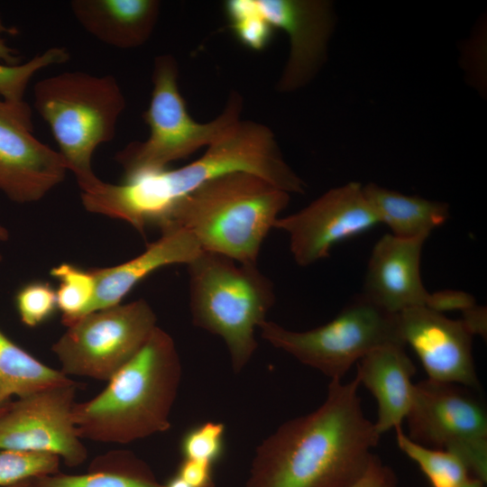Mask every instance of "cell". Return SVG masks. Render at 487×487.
Listing matches in <instances>:
<instances>
[{"label": "cell", "instance_id": "1", "mask_svg": "<svg viewBox=\"0 0 487 487\" xmlns=\"http://www.w3.org/2000/svg\"><path fill=\"white\" fill-rule=\"evenodd\" d=\"M356 378L331 380L324 402L281 424L256 447L244 487H349L381 436L358 395Z\"/></svg>", "mask_w": 487, "mask_h": 487}, {"label": "cell", "instance_id": "2", "mask_svg": "<svg viewBox=\"0 0 487 487\" xmlns=\"http://www.w3.org/2000/svg\"><path fill=\"white\" fill-rule=\"evenodd\" d=\"M246 171L290 193H304L306 184L284 161L273 133L266 125L241 120L205 153L183 167L149 172L121 184L102 181L82 193L84 207L124 220L144 234L160 227L172 205L218 176Z\"/></svg>", "mask_w": 487, "mask_h": 487}, {"label": "cell", "instance_id": "3", "mask_svg": "<svg viewBox=\"0 0 487 487\" xmlns=\"http://www.w3.org/2000/svg\"><path fill=\"white\" fill-rule=\"evenodd\" d=\"M181 374L174 340L157 326L101 392L75 403L73 421L78 436L124 445L167 431Z\"/></svg>", "mask_w": 487, "mask_h": 487}, {"label": "cell", "instance_id": "4", "mask_svg": "<svg viewBox=\"0 0 487 487\" xmlns=\"http://www.w3.org/2000/svg\"><path fill=\"white\" fill-rule=\"evenodd\" d=\"M289 194L246 171L208 180L176 201L160 225L188 231L202 251L257 264L261 247Z\"/></svg>", "mask_w": 487, "mask_h": 487}, {"label": "cell", "instance_id": "5", "mask_svg": "<svg viewBox=\"0 0 487 487\" xmlns=\"http://www.w3.org/2000/svg\"><path fill=\"white\" fill-rule=\"evenodd\" d=\"M33 97L68 170L82 192L90 191L102 181L93 171L94 152L113 140L126 106L118 81L113 75L67 71L38 81Z\"/></svg>", "mask_w": 487, "mask_h": 487}, {"label": "cell", "instance_id": "6", "mask_svg": "<svg viewBox=\"0 0 487 487\" xmlns=\"http://www.w3.org/2000/svg\"><path fill=\"white\" fill-rule=\"evenodd\" d=\"M187 266L192 323L224 340L239 373L258 347L255 330L275 303L273 283L257 264L205 251Z\"/></svg>", "mask_w": 487, "mask_h": 487}, {"label": "cell", "instance_id": "7", "mask_svg": "<svg viewBox=\"0 0 487 487\" xmlns=\"http://www.w3.org/2000/svg\"><path fill=\"white\" fill-rule=\"evenodd\" d=\"M178 78V62L171 54L155 58L151 100L142 115L149 136L128 143L115 154L124 170V181L167 169L170 162L210 146L241 121L243 97L232 91L219 115L207 123L197 122L187 109Z\"/></svg>", "mask_w": 487, "mask_h": 487}, {"label": "cell", "instance_id": "8", "mask_svg": "<svg viewBox=\"0 0 487 487\" xmlns=\"http://www.w3.org/2000/svg\"><path fill=\"white\" fill-rule=\"evenodd\" d=\"M259 329L270 345L331 380H342L354 363L380 345H404L397 315L381 309L362 295L318 327L292 331L266 320Z\"/></svg>", "mask_w": 487, "mask_h": 487}, {"label": "cell", "instance_id": "9", "mask_svg": "<svg viewBox=\"0 0 487 487\" xmlns=\"http://www.w3.org/2000/svg\"><path fill=\"white\" fill-rule=\"evenodd\" d=\"M157 326L153 309L140 299L83 316L67 326L51 350L65 375L108 381Z\"/></svg>", "mask_w": 487, "mask_h": 487}, {"label": "cell", "instance_id": "10", "mask_svg": "<svg viewBox=\"0 0 487 487\" xmlns=\"http://www.w3.org/2000/svg\"><path fill=\"white\" fill-rule=\"evenodd\" d=\"M76 381L41 390L0 407V449L49 453L69 467L87 450L73 421Z\"/></svg>", "mask_w": 487, "mask_h": 487}, {"label": "cell", "instance_id": "11", "mask_svg": "<svg viewBox=\"0 0 487 487\" xmlns=\"http://www.w3.org/2000/svg\"><path fill=\"white\" fill-rule=\"evenodd\" d=\"M380 224L356 182L332 188L301 210L279 217L274 228L289 236V249L299 266L329 255L337 244Z\"/></svg>", "mask_w": 487, "mask_h": 487}, {"label": "cell", "instance_id": "12", "mask_svg": "<svg viewBox=\"0 0 487 487\" xmlns=\"http://www.w3.org/2000/svg\"><path fill=\"white\" fill-rule=\"evenodd\" d=\"M67 170L60 153L34 136L28 104L0 97V191L16 203L36 202L64 180Z\"/></svg>", "mask_w": 487, "mask_h": 487}, {"label": "cell", "instance_id": "13", "mask_svg": "<svg viewBox=\"0 0 487 487\" xmlns=\"http://www.w3.org/2000/svg\"><path fill=\"white\" fill-rule=\"evenodd\" d=\"M413 441L457 453L465 446L487 440V413L472 389L427 379L414 383L405 418Z\"/></svg>", "mask_w": 487, "mask_h": 487}, {"label": "cell", "instance_id": "14", "mask_svg": "<svg viewBox=\"0 0 487 487\" xmlns=\"http://www.w3.org/2000/svg\"><path fill=\"white\" fill-rule=\"evenodd\" d=\"M397 320L403 344L418 355L427 379L479 388L473 335L461 319L420 306L402 310Z\"/></svg>", "mask_w": 487, "mask_h": 487}, {"label": "cell", "instance_id": "15", "mask_svg": "<svg viewBox=\"0 0 487 487\" xmlns=\"http://www.w3.org/2000/svg\"><path fill=\"white\" fill-rule=\"evenodd\" d=\"M272 27L284 31L289 54L276 88L291 92L308 83L323 64L333 27L332 6L322 0H253Z\"/></svg>", "mask_w": 487, "mask_h": 487}, {"label": "cell", "instance_id": "16", "mask_svg": "<svg viewBox=\"0 0 487 487\" xmlns=\"http://www.w3.org/2000/svg\"><path fill=\"white\" fill-rule=\"evenodd\" d=\"M427 238L381 236L370 255L362 296L393 315L425 307L429 292L421 280L420 259Z\"/></svg>", "mask_w": 487, "mask_h": 487}, {"label": "cell", "instance_id": "17", "mask_svg": "<svg viewBox=\"0 0 487 487\" xmlns=\"http://www.w3.org/2000/svg\"><path fill=\"white\" fill-rule=\"evenodd\" d=\"M202 252L196 239L186 230L172 228L147 245L132 260L112 267L92 270L95 293L87 314L119 305L141 280L160 268L188 264Z\"/></svg>", "mask_w": 487, "mask_h": 487}, {"label": "cell", "instance_id": "18", "mask_svg": "<svg viewBox=\"0 0 487 487\" xmlns=\"http://www.w3.org/2000/svg\"><path fill=\"white\" fill-rule=\"evenodd\" d=\"M415 373L416 366L405 345L398 343L380 345L357 362L355 378L378 403L373 423L380 436L401 427L411 405Z\"/></svg>", "mask_w": 487, "mask_h": 487}, {"label": "cell", "instance_id": "19", "mask_svg": "<svg viewBox=\"0 0 487 487\" xmlns=\"http://www.w3.org/2000/svg\"><path fill=\"white\" fill-rule=\"evenodd\" d=\"M69 5L86 32L124 50L138 48L150 39L161 8L157 0H73Z\"/></svg>", "mask_w": 487, "mask_h": 487}, {"label": "cell", "instance_id": "20", "mask_svg": "<svg viewBox=\"0 0 487 487\" xmlns=\"http://www.w3.org/2000/svg\"><path fill=\"white\" fill-rule=\"evenodd\" d=\"M363 191L379 222L400 238L428 237L449 216V207L443 202L403 195L373 183L363 187Z\"/></svg>", "mask_w": 487, "mask_h": 487}, {"label": "cell", "instance_id": "21", "mask_svg": "<svg viewBox=\"0 0 487 487\" xmlns=\"http://www.w3.org/2000/svg\"><path fill=\"white\" fill-rule=\"evenodd\" d=\"M32 487H164L143 460L128 450L94 458L86 473H56L33 478Z\"/></svg>", "mask_w": 487, "mask_h": 487}, {"label": "cell", "instance_id": "22", "mask_svg": "<svg viewBox=\"0 0 487 487\" xmlns=\"http://www.w3.org/2000/svg\"><path fill=\"white\" fill-rule=\"evenodd\" d=\"M73 381L29 354L0 330V407L13 395L19 398Z\"/></svg>", "mask_w": 487, "mask_h": 487}, {"label": "cell", "instance_id": "23", "mask_svg": "<svg viewBox=\"0 0 487 487\" xmlns=\"http://www.w3.org/2000/svg\"><path fill=\"white\" fill-rule=\"evenodd\" d=\"M395 430L398 446L418 464L431 487H461L471 478L465 465L455 455L413 441L401 427Z\"/></svg>", "mask_w": 487, "mask_h": 487}, {"label": "cell", "instance_id": "24", "mask_svg": "<svg viewBox=\"0 0 487 487\" xmlns=\"http://www.w3.org/2000/svg\"><path fill=\"white\" fill-rule=\"evenodd\" d=\"M59 281L56 290L62 323L68 326L86 315L95 293L92 270L86 271L70 263H61L51 271Z\"/></svg>", "mask_w": 487, "mask_h": 487}, {"label": "cell", "instance_id": "25", "mask_svg": "<svg viewBox=\"0 0 487 487\" xmlns=\"http://www.w3.org/2000/svg\"><path fill=\"white\" fill-rule=\"evenodd\" d=\"M69 60V53L64 47H51L35 55L30 60L18 65L0 62V96L12 104H23L27 87L32 77L41 69L59 65Z\"/></svg>", "mask_w": 487, "mask_h": 487}, {"label": "cell", "instance_id": "26", "mask_svg": "<svg viewBox=\"0 0 487 487\" xmlns=\"http://www.w3.org/2000/svg\"><path fill=\"white\" fill-rule=\"evenodd\" d=\"M60 458L52 454L0 449V486L60 472Z\"/></svg>", "mask_w": 487, "mask_h": 487}, {"label": "cell", "instance_id": "27", "mask_svg": "<svg viewBox=\"0 0 487 487\" xmlns=\"http://www.w3.org/2000/svg\"><path fill=\"white\" fill-rule=\"evenodd\" d=\"M236 39L251 50L264 49L272 36V27L257 11L253 0H229L224 5Z\"/></svg>", "mask_w": 487, "mask_h": 487}, {"label": "cell", "instance_id": "28", "mask_svg": "<svg viewBox=\"0 0 487 487\" xmlns=\"http://www.w3.org/2000/svg\"><path fill=\"white\" fill-rule=\"evenodd\" d=\"M225 425L207 421L188 429L181 438L183 458L207 462L214 465L224 453Z\"/></svg>", "mask_w": 487, "mask_h": 487}, {"label": "cell", "instance_id": "29", "mask_svg": "<svg viewBox=\"0 0 487 487\" xmlns=\"http://www.w3.org/2000/svg\"><path fill=\"white\" fill-rule=\"evenodd\" d=\"M15 305L21 321L35 327L51 318L58 308L56 290L49 282H30L18 290Z\"/></svg>", "mask_w": 487, "mask_h": 487}, {"label": "cell", "instance_id": "30", "mask_svg": "<svg viewBox=\"0 0 487 487\" xmlns=\"http://www.w3.org/2000/svg\"><path fill=\"white\" fill-rule=\"evenodd\" d=\"M476 305L475 299L468 292L444 289L428 293L425 307L444 314L446 311H464Z\"/></svg>", "mask_w": 487, "mask_h": 487}, {"label": "cell", "instance_id": "31", "mask_svg": "<svg viewBox=\"0 0 487 487\" xmlns=\"http://www.w3.org/2000/svg\"><path fill=\"white\" fill-rule=\"evenodd\" d=\"M349 487H399L393 470L373 455L360 477Z\"/></svg>", "mask_w": 487, "mask_h": 487}, {"label": "cell", "instance_id": "32", "mask_svg": "<svg viewBox=\"0 0 487 487\" xmlns=\"http://www.w3.org/2000/svg\"><path fill=\"white\" fill-rule=\"evenodd\" d=\"M176 474L190 487H216L213 464L207 462L183 458Z\"/></svg>", "mask_w": 487, "mask_h": 487}, {"label": "cell", "instance_id": "33", "mask_svg": "<svg viewBox=\"0 0 487 487\" xmlns=\"http://www.w3.org/2000/svg\"><path fill=\"white\" fill-rule=\"evenodd\" d=\"M461 320L473 336L478 335L486 337L487 313L485 307L474 305L463 311Z\"/></svg>", "mask_w": 487, "mask_h": 487}, {"label": "cell", "instance_id": "34", "mask_svg": "<svg viewBox=\"0 0 487 487\" xmlns=\"http://www.w3.org/2000/svg\"><path fill=\"white\" fill-rule=\"evenodd\" d=\"M0 62L6 65H18L21 63V57L17 51L8 46L0 37Z\"/></svg>", "mask_w": 487, "mask_h": 487}, {"label": "cell", "instance_id": "35", "mask_svg": "<svg viewBox=\"0 0 487 487\" xmlns=\"http://www.w3.org/2000/svg\"><path fill=\"white\" fill-rule=\"evenodd\" d=\"M164 487H190L183 479L175 474L166 483Z\"/></svg>", "mask_w": 487, "mask_h": 487}, {"label": "cell", "instance_id": "36", "mask_svg": "<svg viewBox=\"0 0 487 487\" xmlns=\"http://www.w3.org/2000/svg\"><path fill=\"white\" fill-rule=\"evenodd\" d=\"M482 482L475 478H469L461 487H483Z\"/></svg>", "mask_w": 487, "mask_h": 487}, {"label": "cell", "instance_id": "37", "mask_svg": "<svg viewBox=\"0 0 487 487\" xmlns=\"http://www.w3.org/2000/svg\"><path fill=\"white\" fill-rule=\"evenodd\" d=\"M32 480L33 479H28L7 487H32Z\"/></svg>", "mask_w": 487, "mask_h": 487}, {"label": "cell", "instance_id": "38", "mask_svg": "<svg viewBox=\"0 0 487 487\" xmlns=\"http://www.w3.org/2000/svg\"><path fill=\"white\" fill-rule=\"evenodd\" d=\"M8 238V232L0 225V240L5 241Z\"/></svg>", "mask_w": 487, "mask_h": 487}, {"label": "cell", "instance_id": "39", "mask_svg": "<svg viewBox=\"0 0 487 487\" xmlns=\"http://www.w3.org/2000/svg\"><path fill=\"white\" fill-rule=\"evenodd\" d=\"M2 260V255L0 254V261Z\"/></svg>", "mask_w": 487, "mask_h": 487}]
</instances>
